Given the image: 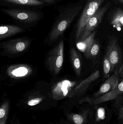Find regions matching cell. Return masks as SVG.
<instances>
[{"mask_svg": "<svg viewBox=\"0 0 123 124\" xmlns=\"http://www.w3.org/2000/svg\"><path fill=\"white\" fill-rule=\"evenodd\" d=\"M82 1L60 5L58 7V15L55 18L49 35V40L52 41L63 35L70 26L83 8Z\"/></svg>", "mask_w": 123, "mask_h": 124, "instance_id": "obj_1", "label": "cell"}, {"mask_svg": "<svg viewBox=\"0 0 123 124\" xmlns=\"http://www.w3.org/2000/svg\"><path fill=\"white\" fill-rule=\"evenodd\" d=\"M0 11L15 22L29 26L37 24L43 19L44 16L39 9L3 8Z\"/></svg>", "mask_w": 123, "mask_h": 124, "instance_id": "obj_2", "label": "cell"}, {"mask_svg": "<svg viewBox=\"0 0 123 124\" xmlns=\"http://www.w3.org/2000/svg\"><path fill=\"white\" fill-rule=\"evenodd\" d=\"M105 0H89L78 20L76 28V38L79 40L88 21Z\"/></svg>", "mask_w": 123, "mask_h": 124, "instance_id": "obj_3", "label": "cell"}, {"mask_svg": "<svg viewBox=\"0 0 123 124\" xmlns=\"http://www.w3.org/2000/svg\"><path fill=\"white\" fill-rule=\"evenodd\" d=\"M64 42L60 41L48 54L47 57V65L50 70L55 74H58L63 66L64 61Z\"/></svg>", "mask_w": 123, "mask_h": 124, "instance_id": "obj_4", "label": "cell"}, {"mask_svg": "<svg viewBox=\"0 0 123 124\" xmlns=\"http://www.w3.org/2000/svg\"><path fill=\"white\" fill-rule=\"evenodd\" d=\"M105 54L111 64V72L118 70L121 65L122 54L117 38L113 37L110 39Z\"/></svg>", "mask_w": 123, "mask_h": 124, "instance_id": "obj_5", "label": "cell"}, {"mask_svg": "<svg viewBox=\"0 0 123 124\" xmlns=\"http://www.w3.org/2000/svg\"><path fill=\"white\" fill-rule=\"evenodd\" d=\"M0 6L8 8L39 9L49 5L39 0H0Z\"/></svg>", "mask_w": 123, "mask_h": 124, "instance_id": "obj_6", "label": "cell"}, {"mask_svg": "<svg viewBox=\"0 0 123 124\" xmlns=\"http://www.w3.org/2000/svg\"><path fill=\"white\" fill-rule=\"evenodd\" d=\"M110 2L99 8L95 14L92 16L87 23L85 28L79 40H83L94 32L95 28L100 24L105 14L110 7Z\"/></svg>", "mask_w": 123, "mask_h": 124, "instance_id": "obj_7", "label": "cell"}, {"mask_svg": "<svg viewBox=\"0 0 123 124\" xmlns=\"http://www.w3.org/2000/svg\"><path fill=\"white\" fill-rule=\"evenodd\" d=\"M29 43L28 39L23 38L15 39L2 43L1 46L5 52L11 54H17L26 50Z\"/></svg>", "mask_w": 123, "mask_h": 124, "instance_id": "obj_8", "label": "cell"}, {"mask_svg": "<svg viewBox=\"0 0 123 124\" xmlns=\"http://www.w3.org/2000/svg\"><path fill=\"white\" fill-rule=\"evenodd\" d=\"M119 83V74L118 70H117L115 71L114 74L105 80L97 92L94 94V98L92 99H97L110 92L114 89Z\"/></svg>", "mask_w": 123, "mask_h": 124, "instance_id": "obj_9", "label": "cell"}, {"mask_svg": "<svg viewBox=\"0 0 123 124\" xmlns=\"http://www.w3.org/2000/svg\"><path fill=\"white\" fill-rule=\"evenodd\" d=\"M6 72L8 76L12 78H21L30 76L32 72V69L26 64H17L9 66Z\"/></svg>", "mask_w": 123, "mask_h": 124, "instance_id": "obj_10", "label": "cell"}, {"mask_svg": "<svg viewBox=\"0 0 123 124\" xmlns=\"http://www.w3.org/2000/svg\"><path fill=\"white\" fill-rule=\"evenodd\" d=\"M100 74V71L98 70L93 72L72 89L70 93L71 96H80L83 94L86 91L91 84L99 78Z\"/></svg>", "mask_w": 123, "mask_h": 124, "instance_id": "obj_11", "label": "cell"}, {"mask_svg": "<svg viewBox=\"0 0 123 124\" xmlns=\"http://www.w3.org/2000/svg\"><path fill=\"white\" fill-rule=\"evenodd\" d=\"M123 93V79L114 89L108 93L95 99H88L90 104L97 105L117 98Z\"/></svg>", "mask_w": 123, "mask_h": 124, "instance_id": "obj_12", "label": "cell"}, {"mask_svg": "<svg viewBox=\"0 0 123 124\" xmlns=\"http://www.w3.org/2000/svg\"><path fill=\"white\" fill-rule=\"evenodd\" d=\"M25 31L21 26L14 25L3 24L0 27V39L9 38Z\"/></svg>", "mask_w": 123, "mask_h": 124, "instance_id": "obj_13", "label": "cell"}, {"mask_svg": "<svg viewBox=\"0 0 123 124\" xmlns=\"http://www.w3.org/2000/svg\"><path fill=\"white\" fill-rule=\"evenodd\" d=\"M76 82H71L68 80H64L57 84L53 90V94H60L65 96L70 90L71 91V88L76 85Z\"/></svg>", "mask_w": 123, "mask_h": 124, "instance_id": "obj_14", "label": "cell"}, {"mask_svg": "<svg viewBox=\"0 0 123 124\" xmlns=\"http://www.w3.org/2000/svg\"><path fill=\"white\" fill-rule=\"evenodd\" d=\"M71 59L72 66L76 74L80 76L82 70V65L81 60L76 50L72 48L70 51Z\"/></svg>", "mask_w": 123, "mask_h": 124, "instance_id": "obj_15", "label": "cell"}, {"mask_svg": "<svg viewBox=\"0 0 123 124\" xmlns=\"http://www.w3.org/2000/svg\"><path fill=\"white\" fill-rule=\"evenodd\" d=\"M96 34V31H94L85 39L79 41L77 44V48L84 54L87 51L94 41Z\"/></svg>", "mask_w": 123, "mask_h": 124, "instance_id": "obj_16", "label": "cell"}, {"mask_svg": "<svg viewBox=\"0 0 123 124\" xmlns=\"http://www.w3.org/2000/svg\"><path fill=\"white\" fill-rule=\"evenodd\" d=\"M111 24L116 26L118 25L123 26V9L120 8H116L110 19Z\"/></svg>", "mask_w": 123, "mask_h": 124, "instance_id": "obj_17", "label": "cell"}, {"mask_svg": "<svg viewBox=\"0 0 123 124\" xmlns=\"http://www.w3.org/2000/svg\"><path fill=\"white\" fill-rule=\"evenodd\" d=\"M100 46L98 41L95 40L87 51L84 54V56L87 59H91L96 57L99 52Z\"/></svg>", "mask_w": 123, "mask_h": 124, "instance_id": "obj_18", "label": "cell"}, {"mask_svg": "<svg viewBox=\"0 0 123 124\" xmlns=\"http://www.w3.org/2000/svg\"><path fill=\"white\" fill-rule=\"evenodd\" d=\"M103 67L104 76L105 78L107 79L111 73V66L110 60L105 54L103 59Z\"/></svg>", "mask_w": 123, "mask_h": 124, "instance_id": "obj_19", "label": "cell"}, {"mask_svg": "<svg viewBox=\"0 0 123 124\" xmlns=\"http://www.w3.org/2000/svg\"><path fill=\"white\" fill-rule=\"evenodd\" d=\"M73 121L76 124H82L84 121V118L81 115L75 114L73 117Z\"/></svg>", "mask_w": 123, "mask_h": 124, "instance_id": "obj_20", "label": "cell"}, {"mask_svg": "<svg viewBox=\"0 0 123 124\" xmlns=\"http://www.w3.org/2000/svg\"><path fill=\"white\" fill-rule=\"evenodd\" d=\"M42 100L40 98H35L32 99L28 102V105L30 106H33L38 104Z\"/></svg>", "mask_w": 123, "mask_h": 124, "instance_id": "obj_21", "label": "cell"}, {"mask_svg": "<svg viewBox=\"0 0 123 124\" xmlns=\"http://www.w3.org/2000/svg\"><path fill=\"white\" fill-rule=\"evenodd\" d=\"M42 1L48 4L49 6L53 5L62 0H41Z\"/></svg>", "mask_w": 123, "mask_h": 124, "instance_id": "obj_22", "label": "cell"}, {"mask_svg": "<svg viewBox=\"0 0 123 124\" xmlns=\"http://www.w3.org/2000/svg\"><path fill=\"white\" fill-rule=\"evenodd\" d=\"M118 73L121 77L123 79V63L121 64L118 69Z\"/></svg>", "mask_w": 123, "mask_h": 124, "instance_id": "obj_23", "label": "cell"}, {"mask_svg": "<svg viewBox=\"0 0 123 124\" xmlns=\"http://www.w3.org/2000/svg\"><path fill=\"white\" fill-rule=\"evenodd\" d=\"M118 2L120 3H121L123 4V0H117Z\"/></svg>", "mask_w": 123, "mask_h": 124, "instance_id": "obj_24", "label": "cell"}, {"mask_svg": "<svg viewBox=\"0 0 123 124\" xmlns=\"http://www.w3.org/2000/svg\"><path fill=\"white\" fill-rule=\"evenodd\" d=\"M121 118H122V119H123V113H122L121 114Z\"/></svg>", "mask_w": 123, "mask_h": 124, "instance_id": "obj_25", "label": "cell"}, {"mask_svg": "<svg viewBox=\"0 0 123 124\" xmlns=\"http://www.w3.org/2000/svg\"><path fill=\"white\" fill-rule=\"evenodd\" d=\"M122 110H123V109H122Z\"/></svg>", "mask_w": 123, "mask_h": 124, "instance_id": "obj_26", "label": "cell"}, {"mask_svg": "<svg viewBox=\"0 0 123 124\" xmlns=\"http://www.w3.org/2000/svg\"><path fill=\"white\" fill-rule=\"evenodd\" d=\"M40 0L41 1H42V0Z\"/></svg>", "mask_w": 123, "mask_h": 124, "instance_id": "obj_27", "label": "cell"}]
</instances>
